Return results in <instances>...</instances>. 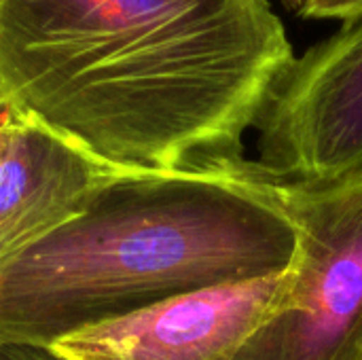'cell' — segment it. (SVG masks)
Returning a JSON list of instances; mask_svg holds the SVG:
<instances>
[{"label":"cell","instance_id":"obj_4","mask_svg":"<svg viewBox=\"0 0 362 360\" xmlns=\"http://www.w3.org/2000/svg\"><path fill=\"white\" fill-rule=\"evenodd\" d=\"M261 178L333 189L362 182V17L295 57L259 119Z\"/></svg>","mask_w":362,"mask_h":360},{"label":"cell","instance_id":"obj_8","mask_svg":"<svg viewBox=\"0 0 362 360\" xmlns=\"http://www.w3.org/2000/svg\"><path fill=\"white\" fill-rule=\"evenodd\" d=\"M0 360H66L53 348L30 344H0Z\"/></svg>","mask_w":362,"mask_h":360},{"label":"cell","instance_id":"obj_1","mask_svg":"<svg viewBox=\"0 0 362 360\" xmlns=\"http://www.w3.org/2000/svg\"><path fill=\"white\" fill-rule=\"evenodd\" d=\"M295 57L269 0H0V106L117 170L242 159Z\"/></svg>","mask_w":362,"mask_h":360},{"label":"cell","instance_id":"obj_2","mask_svg":"<svg viewBox=\"0 0 362 360\" xmlns=\"http://www.w3.org/2000/svg\"><path fill=\"white\" fill-rule=\"evenodd\" d=\"M299 231L248 161L119 172L83 214L0 261V344L55 346L163 301L293 267Z\"/></svg>","mask_w":362,"mask_h":360},{"label":"cell","instance_id":"obj_3","mask_svg":"<svg viewBox=\"0 0 362 360\" xmlns=\"http://www.w3.org/2000/svg\"><path fill=\"white\" fill-rule=\"evenodd\" d=\"M276 191L299 231L293 286L233 360H362V182Z\"/></svg>","mask_w":362,"mask_h":360},{"label":"cell","instance_id":"obj_9","mask_svg":"<svg viewBox=\"0 0 362 360\" xmlns=\"http://www.w3.org/2000/svg\"><path fill=\"white\" fill-rule=\"evenodd\" d=\"M280 2H282V6L286 11L297 13V15H303V11H305V6H308L310 0H280Z\"/></svg>","mask_w":362,"mask_h":360},{"label":"cell","instance_id":"obj_6","mask_svg":"<svg viewBox=\"0 0 362 360\" xmlns=\"http://www.w3.org/2000/svg\"><path fill=\"white\" fill-rule=\"evenodd\" d=\"M0 261L85 212L119 172L38 119L0 106Z\"/></svg>","mask_w":362,"mask_h":360},{"label":"cell","instance_id":"obj_7","mask_svg":"<svg viewBox=\"0 0 362 360\" xmlns=\"http://www.w3.org/2000/svg\"><path fill=\"white\" fill-rule=\"evenodd\" d=\"M308 19H350L362 17V0H310L303 15Z\"/></svg>","mask_w":362,"mask_h":360},{"label":"cell","instance_id":"obj_5","mask_svg":"<svg viewBox=\"0 0 362 360\" xmlns=\"http://www.w3.org/2000/svg\"><path fill=\"white\" fill-rule=\"evenodd\" d=\"M293 286L284 274L182 295L51 346L66 360H233Z\"/></svg>","mask_w":362,"mask_h":360}]
</instances>
